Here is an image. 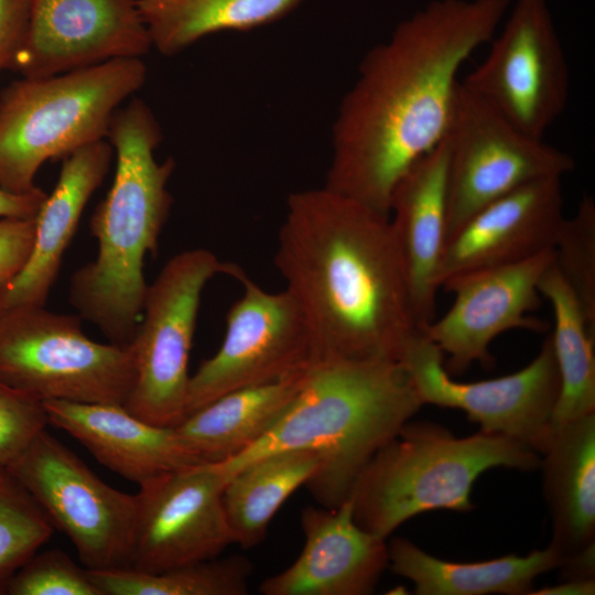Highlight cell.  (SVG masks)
Segmentation results:
<instances>
[{
    "label": "cell",
    "mask_w": 595,
    "mask_h": 595,
    "mask_svg": "<svg viewBox=\"0 0 595 595\" xmlns=\"http://www.w3.org/2000/svg\"><path fill=\"white\" fill-rule=\"evenodd\" d=\"M558 585L547 586L531 591L529 595H593L595 594V580H564Z\"/></svg>",
    "instance_id": "8d00e7d4"
},
{
    "label": "cell",
    "mask_w": 595,
    "mask_h": 595,
    "mask_svg": "<svg viewBox=\"0 0 595 595\" xmlns=\"http://www.w3.org/2000/svg\"><path fill=\"white\" fill-rule=\"evenodd\" d=\"M446 138L397 183L389 220L419 328L434 320L437 269L447 240Z\"/></svg>",
    "instance_id": "d6986e66"
},
{
    "label": "cell",
    "mask_w": 595,
    "mask_h": 595,
    "mask_svg": "<svg viewBox=\"0 0 595 595\" xmlns=\"http://www.w3.org/2000/svg\"><path fill=\"white\" fill-rule=\"evenodd\" d=\"M543 454L550 545L562 560L595 544V412L563 424Z\"/></svg>",
    "instance_id": "7402d4cb"
},
{
    "label": "cell",
    "mask_w": 595,
    "mask_h": 595,
    "mask_svg": "<svg viewBox=\"0 0 595 595\" xmlns=\"http://www.w3.org/2000/svg\"><path fill=\"white\" fill-rule=\"evenodd\" d=\"M510 0H434L372 47L333 126L331 191L389 216L399 180L446 137L464 63Z\"/></svg>",
    "instance_id": "6da1fadb"
},
{
    "label": "cell",
    "mask_w": 595,
    "mask_h": 595,
    "mask_svg": "<svg viewBox=\"0 0 595 595\" xmlns=\"http://www.w3.org/2000/svg\"><path fill=\"white\" fill-rule=\"evenodd\" d=\"M304 0H137L152 46L174 55L206 35L272 23Z\"/></svg>",
    "instance_id": "4316f807"
},
{
    "label": "cell",
    "mask_w": 595,
    "mask_h": 595,
    "mask_svg": "<svg viewBox=\"0 0 595 595\" xmlns=\"http://www.w3.org/2000/svg\"><path fill=\"white\" fill-rule=\"evenodd\" d=\"M540 465L538 452L510 436L480 431L455 437L436 423L408 421L369 459L348 498L356 523L387 540L419 513L472 510V487L488 469Z\"/></svg>",
    "instance_id": "5b68a950"
},
{
    "label": "cell",
    "mask_w": 595,
    "mask_h": 595,
    "mask_svg": "<svg viewBox=\"0 0 595 595\" xmlns=\"http://www.w3.org/2000/svg\"><path fill=\"white\" fill-rule=\"evenodd\" d=\"M316 452L288 450L268 454L237 470L227 482L223 504L234 542L255 548L284 501L316 475Z\"/></svg>",
    "instance_id": "d4e9b609"
},
{
    "label": "cell",
    "mask_w": 595,
    "mask_h": 595,
    "mask_svg": "<svg viewBox=\"0 0 595 595\" xmlns=\"http://www.w3.org/2000/svg\"><path fill=\"white\" fill-rule=\"evenodd\" d=\"M421 405L399 361H315L274 426L239 455L216 465L228 482L237 470L268 454L316 452L322 464L306 487L323 507L336 508L348 498L369 459Z\"/></svg>",
    "instance_id": "3957f363"
},
{
    "label": "cell",
    "mask_w": 595,
    "mask_h": 595,
    "mask_svg": "<svg viewBox=\"0 0 595 595\" xmlns=\"http://www.w3.org/2000/svg\"><path fill=\"white\" fill-rule=\"evenodd\" d=\"M46 196L40 187L29 193H12L0 187V218H35Z\"/></svg>",
    "instance_id": "e575fe53"
},
{
    "label": "cell",
    "mask_w": 595,
    "mask_h": 595,
    "mask_svg": "<svg viewBox=\"0 0 595 595\" xmlns=\"http://www.w3.org/2000/svg\"><path fill=\"white\" fill-rule=\"evenodd\" d=\"M445 138L447 239L498 198L575 167L572 155L515 128L462 82Z\"/></svg>",
    "instance_id": "30bf717a"
},
{
    "label": "cell",
    "mask_w": 595,
    "mask_h": 595,
    "mask_svg": "<svg viewBox=\"0 0 595 595\" xmlns=\"http://www.w3.org/2000/svg\"><path fill=\"white\" fill-rule=\"evenodd\" d=\"M88 571L101 595H245L252 565L242 555H230L155 573L129 567Z\"/></svg>",
    "instance_id": "83f0119b"
},
{
    "label": "cell",
    "mask_w": 595,
    "mask_h": 595,
    "mask_svg": "<svg viewBox=\"0 0 595 595\" xmlns=\"http://www.w3.org/2000/svg\"><path fill=\"white\" fill-rule=\"evenodd\" d=\"M241 296L226 317L221 346L190 378L187 414L228 392L272 382L315 363L305 317L288 290L269 292L236 277Z\"/></svg>",
    "instance_id": "4fadbf2b"
},
{
    "label": "cell",
    "mask_w": 595,
    "mask_h": 595,
    "mask_svg": "<svg viewBox=\"0 0 595 595\" xmlns=\"http://www.w3.org/2000/svg\"><path fill=\"white\" fill-rule=\"evenodd\" d=\"M215 463L159 475L141 485L129 569L155 573L219 556L235 543Z\"/></svg>",
    "instance_id": "5bb4252c"
},
{
    "label": "cell",
    "mask_w": 595,
    "mask_h": 595,
    "mask_svg": "<svg viewBox=\"0 0 595 595\" xmlns=\"http://www.w3.org/2000/svg\"><path fill=\"white\" fill-rule=\"evenodd\" d=\"M564 218L558 177L531 182L498 198L448 237L436 273L439 288L457 275L553 249Z\"/></svg>",
    "instance_id": "e0dca14e"
},
{
    "label": "cell",
    "mask_w": 595,
    "mask_h": 595,
    "mask_svg": "<svg viewBox=\"0 0 595 595\" xmlns=\"http://www.w3.org/2000/svg\"><path fill=\"white\" fill-rule=\"evenodd\" d=\"M3 594L101 595L89 571L56 549L34 553L6 582Z\"/></svg>",
    "instance_id": "4dcf8cb0"
},
{
    "label": "cell",
    "mask_w": 595,
    "mask_h": 595,
    "mask_svg": "<svg viewBox=\"0 0 595 595\" xmlns=\"http://www.w3.org/2000/svg\"><path fill=\"white\" fill-rule=\"evenodd\" d=\"M554 266L595 328V202L585 195L564 218L553 247Z\"/></svg>",
    "instance_id": "f546056e"
},
{
    "label": "cell",
    "mask_w": 595,
    "mask_h": 595,
    "mask_svg": "<svg viewBox=\"0 0 595 595\" xmlns=\"http://www.w3.org/2000/svg\"><path fill=\"white\" fill-rule=\"evenodd\" d=\"M388 555L391 571L410 580L418 595H529L534 578L561 563L550 544L524 556L452 562L430 555L404 538L390 541Z\"/></svg>",
    "instance_id": "cb8c5ba5"
},
{
    "label": "cell",
    "mask_w": 595,
    "mask_h": 595,
    "mask_svg": "<svg viewBox=\"0 0 595 595\" xmlns=\"http://www.w3.org/2000/svg\"><path fill=\"white\" fill-rule=\"evenodd\" d=\"M113 154L112 145L102 139L63 159L57 183L35 217L29 259L0 295V307L45 305L82 213L102 183Z\"/></svg>",
    "instance_id": "44dd1931"
},
{
    "label": "cell",
    "mask_w": 595,
    "mask_h": 595,
    "mask_svg": "<svg viewBox=\"0 0 595 595\" xmlns=\"http://www.w3.org/2000/svg\"><path fill=\"white\" fill-rule=\"evenodd\" d=\"M65 533L88 570L130 564L138 497L101 480L75 453L41 431L7 466Z\"/></svg>",
    "instance_id": "9c48e42d"
},
{
    "label": "cell",
    "mask_w": 595,
    "mask_h": 595,
    "mask_svg": "<svg viewBox=\"0 0 595 595\" xmlns=\"http://www.w3.org/2000/svg\"><path fill=\"white\" fill-rule=\"evenodd\" d=\"M398 361L422 404L459 409L480 431L510 436L538 453L550 445L561 386L551 335L524 368L489 380H454L445 369L444 354L422 332L408 343Z\"/></svg>",
    "instance_id": "8fae6325"
},
{
    "label": "cell",
    "mask_w": 595,
    "mask_h": 595,
    "mask_svg": "<svg viewBox=\"0 0 595 595\" xmlns=\"http://www.w3.org/2000/svg\"><path fill=\"white\" fill-rule=\"evenodd\" d=\"M563 580L594 578L595 573V544L565 556L559 565Z\"/></svg>",
    "instance_id": "d590c367"
},
{
    "label": "cell",
    "mask_w": 595,
    "mask_h": 595,
    "mask_svg": "<svg viewBox=\"0 0 595 595\" xmlns=\"http://www.w3.org/2000/svg\"><path fill=\"white\" fill-rule=\"evenodd\" d=\"M539 291L554 315L551 337L561 382L552 415L554 434L566 422L595 412V328L554 262L541 277Z\"/></svg>",
    "instance_id": "484cf974"
},
{
    "label": "cell",
    "mask_w": 595,
    "mask_h": 595,
    "mask_svg": "<svg viewBox=\"0 0 595 595\" xmlns=\"http://www.w3.org/2000/svg\"><path fill=\"white\" fill-rule=\"evenodd\" d=\"M486 58L462 84L524 134L543 139L570 94L564 50L545 0H516Z\"/></svg>",
    "instance_id": "7c38bea8"
},
{
    "label": "cell",
    "mask_w": 595,
    "mask_h": 595,
    "mask_svg": "<svg viewBox=\"0 0 595 595\" xmlns=\"http://www.w3.org/2000/svg\"><path fill=\"white\" fill-rule=\"evenodd\" d=\"M48 424L76 439L96 459L139 485L201 462L174 428L140 419L118 403L43 401Z\"/></svg>",
    "instance_id": "ffe728a7"
},
{
    "label": "cell",
    "mask_w": 595,
    "mask_h": 595,
    "mask_svg": "<svg viewBox=\"0 0 595 595\" xmlns=\"http://www.w3.org/2000/svg\"><path fill=\"white\" fill-rule=\"evenodd\" d=\"M145 79L141 58H117L12 82L0 94V187L29 193L46 161L106 139L112 116Z\"/></svg>",
    "instance_id": "8992f818"
},
{
    "label": "cell",
    "mask_w": 595,
    "mask_h": 595,
    "mask_svg": "<svg viewBox=\"0 0 595 595\" xmlns=\"http://www.w3.org/2000/svg\"><path fill=\"white\" fill-rule=\"evenodd\" d=\"M305 542L298 559L266 578L263 595H368L389 565L386 539L360 528L353 502L309 506L301 512Z\"/></svg>",
    "instance_id": "ac0fdd59"
},
{
    "label": "cell",
    "mask_w": 595,
    "mask_h": 595,
    "mask_svg": "<svg viewBox=\"0 0 595 595\" xmlns=\"http://www.w3.org/2000/svg\"><path fill=\"white\" fill-rule=\"evenodd\" d=\"M35 218H0V295L26 263Z\"/></svg>",
    "instance_id": "d6a6232c"
},
{
    "label": "cell",
    "mask_w": 595,
    "mask_h": 595,
    "mask_svg": "<svg viewBox=\"0 0 595 595\" xmlns=\"http://www.w3.org/2000/svg\"><path fill=\"white\" fill-rule=\"evenodd\" d=\"M36 0H0V72L11 66L26 39Z\"/></svg>",
    "instance_id": "836d02e7"
},
{
    "label": "cell",
    "mask_w": 595,
    "mask_h": 595,
    "mask_svg": "<svg viewBox=\"0 0 595 595\" xmlns=\"http://www.w3.org/2000/svg\"><path fill=\"white\" fill-rule=\"evenodd\" d=\"M80 320L41 305L0 307V380L42 402L123 404L136 378L131 345L95 342Z\"/></svg>",
    "instance_id": "52a82bcc"
},
{
    "label": "cell",
    "mask_w": 595,
    "mask_h": 595,
    "mask_svg": "<svg viewBox=\"0 0 595 595\" xmlns=\"http://www.w3.org/2000/svg\"><path fill=\"white\" fill-rule=\"evenodd\" d=\"M47 424L41 400L0 380V466L10 465Z\"/></svg>",
    "instance_id": "1f68e13d"
},
{
    "label": "cell",
    "mask_w": 595,
    "mask_h": 595,
    "mask_svg": "<svg viewBox=\"0 0 595 595\" xmlns=\"http://www.w3.org/2000/svg\"><path fill=\"white\" fill-rule=\"evenodd\" d=\"M274 264L315 361H398L420 333L389 216L323 186L290 194Z\"/></svg>",
    "instance_id": "7a4b0ae2"
},
{
    "label": "cell",
    "mask_w": 595,
    "mask_h": 595,
    "mask_svg": "<svg viewBox=\"0 0 595 595\" xmlns=\"http://www.w3.org/2000/svg\"><path fill=\"white\" fill-rule=\"evenodd\" d=\"M53 531L40 505L7 467L0 466V595L6 582Z\"/></svg>",
    "instance_id": "f1b7e54d"
},
{
    "label": "cell",
    "mask_w": 595,
    "mask_h": 595,
    "mask_svg": "<svg viewBox=\"0 0 595 595\" xmlns=\"http://www.w3.org/2000/svg\"><path fill=\"white\" fill-rule=\"evenodd\" d=\"M152 47L137 0H36L24 44L11 69L46 77Z\"/></svg>",
    "instance_id": "2e32d148"
},
{
    "label": "cell",
    "mask_w": 595,
    "mask_h": 595,
    "mask_svg": "<svg viewBox=\"0 0 595 595\" xmlns=\"http://www.w3.org/2000/svg\"><path fill=\"white\" fill-rule=\"evenodd\" d=\"M106 139L116 154V170L90 219L98 252L72 275L69 299L109 343L129 345L148 289L143 261L147 253L155 255L172 204L167 182L174 161L155 159L162 132L141 99L115 112Z\"/></svg>",
    "instance_id": "277c9868"
},
{
    "label": "cell",
    "mask_w": 595,
    "mask_h": 595,
    "mask_svg": "<svg viewBox=\"0 0 595 595\" xmlns=\"http://www.w3.org/2000/svg\"><path fill=\"white\" fill-rule=\"evenodd\" d=\"M553 262L550 249L516 263L457 275L442 285L454 294V302L421 332L448 356L444 360L448 374H462L476 361L493 366L489 345L506 331L549 328L548 323L528 314L541 304L539 282Z\"/></svg>",
    "instance_id": "9a60e30c"
},
{
    "label": "cell",
    "mask_w": 595,
    "mask_h": 595,
    "mask_svg": "<svg viewBox=\"0 0 595 595\" xmlns=\"http://www.w3.org/2000/svg\"><path fill=\"white\" fill-rule=\"evenodd\" d=\"M309 368L223 394L187 414L174 429L201 462L232 458L274 426L296 396Z\"/></svg>",
    "instance_id": "603a6c76"
},
{
    "label": "cell",
    "mask_w": 595,
    "mask_h": 595,
    "mask_svg": "<svg viewBox=\"0 0 595 595\" xmlns=\"http://www.w3.org/2000/svg\"><path fill=\"white\" fill-rule=\"evenodd\" d=\"M237 264L204 248L171 258L148 285L133 338L136 378L123 407L150 423L175 428L187 415L188 359L202 293L216 274L234 278Z\"/></svg>",
    "instance_id": "ba28073f"
}]
</instances>
